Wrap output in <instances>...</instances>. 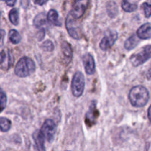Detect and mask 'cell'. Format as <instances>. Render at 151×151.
Returning a JSON list of instances; mask_svg holds the SVG:
<instances>
[{"instance_id": "cell-1", "label": "cell", "mask_w": 151, "mask_h": 151, "mask_svg": "<svg viewBox=\"0 0 151 151\" xmlns=\"http://www.w3.org/2000/svg\"><path fill=\"white\" fill-rule=\"evenodd\" d=\"M128 98L133 106L141 108L145 106L148 102L149 92L145 87L142 86H137L131 89Z\"/></svg>"}, {"instance_id": "cell-2", "label": "cell", "mask_w": 151, "mask_h": 151, "mask_svg": "<svg viewBox=\"0 0 151 151\" xmlns=\"http://www.w3.org/2000/svg\"><path fill=\"white\" fill-rule=\"evenodd\" d=\"M35 70V64L33 60L28 57L19 59L15 67V74L20 78H26L32 75Z\"/></svg>"}, {"instance_id": "cell-3", "label": "cell", "mask_w": 151, "mask_h": 151, "mask_svg": "<svg viewBox=\"0 0 151 151\" xmlns=\"http://www.w3.org/2000/svg\"><path fill=\"white\" fill-rule=\"evenodd\" d=\"M85 88V78L82 72H78L74 75L71 84L72 94L75 97H80L83 94Z\"/></svg>"}, {"instance_id": "cell-4", "label": "cell", "mask_w": 151, "mask_h": 151, "mask_svg": "<svg viewBox=\"0 0 151 151\" xmlns=\"http://www.w3.org/2000/svg\"><path fill=\"white\" fill-rule=\"evenodd\" d=\"M151 58V45H147L140 52L133 55L130 61L134 66H139L145 63Z\"/></svg>"}, {"instance_id": "cell-5", "label": "cell", "mask_w": 151, "mask_h": 151, "mask_svg": "<svg viewBox=\"0 0 151 151\" xmlns=\"http://www.w3.org/2000/svg\"><path fill=\"white\" fill-rule=\"evenodd\" d=\"M75 20L76 19L73 18V16L69 13L66 19L65 24H66V28L67 29L69 35L74 39L78 40L81 38V29H80L79 25L78 24Z\"/></svg>"}, {"instance_id": "cell-6", "label": "cell", "mask_w": 151, "mask_h": 151, "mask_svg": "<svg viewBox=\"0 0 151 151\" xmlns=\"http://www.w3.org/2000/svg\"><path fill=\"white\" fill-rule=\"evenodd\" d=\"M56 131H57L56 125L54 121L52 120V119H47L44 122L41 129V131L44 135V138L49 142H52L53 141L55 136Z\"/></svg>"}, {"instance_id": "cell-7", "label": "cell", "mask_w": 151, "mask_h": 151, "mask_svg": "<svg viewBox=\"0 0 151 151\" xmlns=\"http://www.w3.org/2000/svg\"><path fill=\"white\" fill-rule=\"evenodd\" d=\"M90 0H75L70 13L75 19H79L83 16L89 4Z\"/></svg>"}, {"instance_id": "cell-8", "label": "cell", "mask_w": 151, "mask_h": 151, "mask_svg": "<svg viewBox=\"0 0 151 151\" xmlns=\"http://www.w3.org/2000/svg\"><path fill=\"white\" fill-rule=\"evenodd\" d=\"M118 38V33L116 31L109 30L105 33L104 37L100 43V47L103 51H107L113 47Z\"/></svg>"}, {"instance_id": "cell-9", "label": "cell", "mask_w": 151, "mask_h": 151, "mask_svg": "<svg viewBox=\"0 0 151 151\" xmlns=\"http://www.w3.org/2000/svg\"><path fill=\"white\" fill-rule=\"evenodd\" d=\"M13 63V58H12L10 52L9 50H2L0 52V69L2 70H8Z\"/></svg>"}, {"instance_id": "cell-10", "label": "cell", "mask_w": 151, "mask_h": 151, "mask_svg": "<svg viewBox=\"0 0 151 151\" xmlns=\"http://www.w3.org/2000/svg\"><path fill=\"white\" fill-rule=\"evenodd\" d=\"M83 63L85 71L88 75H94L95 72V62L93 56L89 53H86L82 58Z\"/></svg>"}, {"instance_id": "cell-11", "label": "cell", "mask_w": 151, "mask_h": 151, "mask_svg": "<svg viewBox=\"0 0 151 151\" xmlns=\"http://www.w3.org/2000/svg\"><path fill=\"white\" fill-rule=\"evenodd\" d=\"M32 138H33L34 142H35L36 148L38 150H45L46 148L44 147V142H45V138L42 134L40 130H37L32 134Z\"/></svg>"}, {"instance_id": "cell-12", "label": "cell", "mask_w": 151, "mask_h": 151, "mask_svg": "<svg viewBox=\"0 0 151 151\" xmlns=\"http://www.w3.org/2000/svg\"><path fill=\"white\" fill-rule=\"evenodd\" d=\"M137 35L140 39H149L151 38V24L149 23L144 24L138 29Z\"/></svg>"}, {"instance_id": "cell-13", "label": "cell", "mask_w": 151, "mask_h": 151, "mask_svg": "<svg viewBox=\"0 0 151 151\" xmlns=\"http://www.w3.org/2000/svg\"><path fill=\"white\" fill-rule=\"evenodd\" d=\"M61 50L66 61L68 63L70 62L72 59V56H73V51H72V48L70 44H69L67 41H63L61 44Z\"/></svg>"}, {"instance_id": "cell-14", "label": "cell", "mask_w": 151, "mask_h": 151, "mask_svg": "<svg viewBox=\"0 0 151 151\" xmlns=\"http://www.w3.org/2000/svg\"><path fill=\"white\" fill-rule=\"evenodd\" d=\"M139 43V38L137 35H132L125 42V48L127 50H131L135 48Z\"/></svg>"}, {"instance_id": "cell-15", "label": "cell", "mask_w": 151, "mask_h": 151, "mask_svg": "<svg viewBox=\"0 0 151 151\" xmlns=\"http://www.w3.org/2000/svg\"><path fill=\"white\" fill-rule=\"evenodd\" d=\"M47 21L52 24L55 25V26H60L61 23L60 22L58 19V13L54 9H52L48 12L47 16Z\"/></svg>"}, {"instance_id": "cell-16", "label": "cell", "mask_w": 151, "mask_h": 151, "mask_svg": "<svg viewBox=\"0 0 151 151\" xmlns=\"http://www.w3.org/2000/svg\"><path fill=\"white\" fill-rule=\"evenodd\" d=\"M107 12L110 17L114 18L118 14V7L116 2L114 1H110L107 4Z\"/></svg>"}, {"instance_id": "cell-17", "label": "cell", "mask_w": 151, "mask_h": 151, "mask_svg": "<svg viewBox=\"0 0 151 151\" xmlns=\"http://www.w3.org/2000/svg\"><path fill=\"white\" fill-rule=\"evenodd\" d=\"M47 19L46 18V15L44 13H41L40 14L37 15L33 20V24L37 28L42 27L44 25L47 24Z\"/></svg>"}, {"instance_id": "cell-18", "label": "cell", "mask_w": 151, "mask_h": 151, "mask_svg": "<svg viewBox=\"0 0 151 151\" xmlns=\"http://www.w3.org/2000/svg\"><path fill=\"white\" fill-rule=\"evenodd\" d=\"M97 109H96L95 104L91 105V108H90L88 112L86 113V123L88 122H91L93 123V122L95 121V118L97 117V114H95V112L97 111Z\"/></svg>"}, {"instance_id": "cell-19", "label": "cell", "mask_w": 151, "mask_h": 151, "mask_svg": "<svg viewBox=\"0 0 151 151\" xmlns=\"http://www.w3.org/2000/svg\"><path fill=\"white\" fill-rule=\"evenodd\" d=\"M9 40L10 42L13 44H17L20 43L21 40H22V36L16 29H11L9 32Z\"/></svg>"}, {"instance_id": "cell-20", "label": "cell", "mask_w": 151, "mask_h": 151, "mask_svg": "<svg viewBox=\"0 0 151 151\" xmlns=\"http://www.w3.org/2000/svg\"><path fill=\"white\" fill-rule=\"evenodd\" d=\"M9 19L13 25H18L19 22V10L16 8L12 9L9 13Z\"/></svg>"}, {"instance_id": "cell-21", "label": "cell", "mask_w": 151, "mask_h": 151, "mask_svg": "<svg viewBox=\"0 0 151 151\" xmlns=\"http://www.w3.org/2000/svg\"><path fill=\"white\" fill-rule=\"evenodd\" d=\"M11 127V122L10 119L5 117H0V131L2 132H7Z\"/></svg>"}, {"instance_id": "cell-22", "label": "cell", "mask_w": 151, "mask_h": 151, "mask_svg": "<svg viewBox=\"0 0 151 151\" xmlns=\"http://www.w3.org/2000/svg\"><path fill=\"white\" fill-rule=\"evenodd\" d=\"M122 8L123 9L125 12L131 13V12H134L137 10V5L136 4H132V3H130L128 0H122Z\"/></svg>"}, {"instance_id": "cell-23", "label": "cell", "mask_w": 151, "mask_h": 151, "mask_svg": "<svg viewBox=\"0 0 151 151\" xmlns=\"http://www.w3.org/2000/svg\"><path fill=\"white\" fill-rule=\"evenodd\" d=\"M41 48L44 51L52 52L54 50L55 46L54 44H53V43L50 40H47V41H44V42L41 44Z\"/></svg>"}, {"instance_id": "cell-24", "label": "cell", "mask_w": 151, "mask_h": 151, "mask_svg": "<svg viewBox=\"0 0 151 151\" xmlns=\"http://www.w3.org/2000/svg\"><path fill=\"white\" fill-rule=\"evenodd\" d=\"M7 96L5 93L0 89V113L3 111L6 108V104H7Z\"/></svg>"}, {"instance_id": "cell-25", "label": "cell", "mask_w": 151, "mask_h": 151, "mask_svg": "<svg viewBox=\"0 0 151 151\" xmlns=\"http://www.w3.org/2000/svg\"><path fill=\"white\" fill-rule=\"evenodd\" d=\"M142 8L144 10L145 16L146 18L150 17L151 16V4L147 2H145L142 4Z\"/></svg>"}, {"instance_id": "cell-26", "label": "cell", "mask_w": 151, "mask_h": 151, "mask_svg": "<svg viewBox=\"0 0 151 151\" xmlns=\"http://www.w3.org/2000/svg\"><path fill=\"white\" fill-rule=\"evenodd\" d=\"M4 36H5V31L4 29H0V47H1L4 44Z\"/></svg>"}, {"instance_id": "cell-27", "label": "cell", "mask_w": 151, "mask_h": 151, "mask_svg": "<svg viewBox=\"0 0 151 151\" xmlns=\"http://www.w3.org/2000/svg\"><path fill=\"white\" fill-rule=\"evenodd\" d=\"M33 2L35 4H38V5H44L46 2H47L48 0H32Z\"/></svg>"}, {"instance_id": "cell-28", "label": "cell", "mask_w": 151, "mask_h": 151, "mask_svg": "<svg viewBox=\"0 0 151 151\" xmlns=\"http://www.w3.org/2000/svg\"><path fill=\"white\" fill-rule=\"evenodd\" d=\"M16 0H5L6 4L9 7H13V6H14L15 4H16Z\"/></svg>"}, {"instance_id": "cell-29", "label": "cell", "mask_w": 151, "mask_h": 151, "mask_svg": "<svg viewBox=\"0 0 151 151\" xmlns=\"http://www.w3.org/2000/svg\"><path fill=\"white\" fill-rule=\"evenodd\" d=\"M148 118H149V119H150V122H151V106H150V108H149V109H148Z\"/></svg>"}, {"instance_id": "cell-30", "label": "cell", "mask_w": 151, "mask_h": 151, "mask_svg": "<svg viewBox=\"0 0 151 151\" xmlns=\"http://www.w3.org/2000/svg\"><path fill=\"white\" fill-rule=\"evenodd\" d=\"M147 78H151V67L150 68V69L148 70V72H147Z\"/></svg>"}, {"instance_id": "cell-31", "label": "cell", "mask_w": 151, "mask_h": 151, "mask_svg": "<svg viewBox=\"0 0 151 151\" xmlns=\"http://www.w3.org/2000/svg\"><path fill=\"white\" fill-rule=\"evenodd\" d=\"M147 1H149V2H150V4H151V0H147Z\"/></svg>"}, {"instance_id": "cell-32", "label": "cell", "mask_w": 151, "mask_h": 151, "mask_svg": "<svg viewBox=\"0 0 151 151\" xmlns=\"http://www.w3.org/2000/svg\"><path fill=\"white\" fill-rule=\"evenodd\" d=\"M0 17H1V13H0Z\"/></svg>"}]
</instances>
